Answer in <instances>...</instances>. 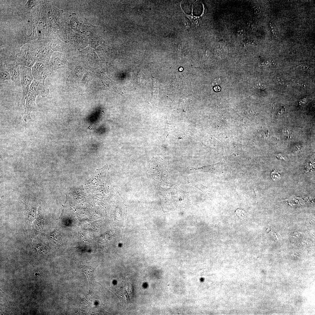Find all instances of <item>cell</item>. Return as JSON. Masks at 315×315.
I'll list each match as a JSON object with an SVG mask.
<instances>
[{
  "instance_id": "cell-8",
  "label": "cell",
  "mask_w": 315,
  "mask_h": 315,
  "mask_svg": "<svg viewBox=\"0 0 315 315\" xmlns=\"http://www.w3.org/2000/svg\"><path fill=\"white\" fill-rule=\"evenodd\" d=\"M193 2V0H185L182 1L181 4V7L185 13L189 14L191 13Z\"/></svg>"
},
{
  "instance_id": "cell-13",
  "label": "cell",
  "mask_w": 315,
  "mask_h": 315,
  "mask_svg": "<svg viewBox=\"0 0 315 315\" xmlns=\"http://www.w3.org/2000/svg\"><path fill=\"white\" fill-rule=\"evenodd\" d=\"M299 68L302 71H307L309 69V66L305 65H302L298 66Z\"/></svg>"
},
{
  "instance_id": "cell-5",
  "label": "cell",
  "mask_w": 315,
  "mask_h": 315,
  "mask_svg": "<svg viewBox=\"0 0 315 315\" xmlns=\"http://www.w3.org/2000/svg\"><path fill=\"white\" fill-rule=\"evenodd\" d=\"M6 67L10 72L12 81L16 85L20 86V71L17 64L15 62L10 63L7 64Z\"/></svg>"
},
{
  "instance_id": "cell-4",
  "label": "cell",
  "mask_w": 315,
  "mask_h": 315,
  "mask_svg": "<svg viewBox=\"0 0 315 315\" xmlns=\"http://www.w3.org/2000/svg\"><path fill=\"white\" fill-rule=\"evenodd\" d=\"M29 90L37 95H39L43 97L49 95V89L44 83L35 79L32 81Z\"/></svg>"
},
{
  "instance_id": "cell-14",
  "label": "cell",
  "mask_w": 315,
  "mask_h": 315,
  "mask_svg": "<svg viewBox=\"0 0 315 315\" xmlns=\"http://www.w3.org/2000/svg\"><path fill=\"white\" fill-rule=\"evenodd\" d=\"M220 79V78L215 79L214 81V83H213L214 84V85H216L219 84L220 81H221Z\"/></svg>"
},
{
  "instance_id": "cell-7",
  "label": "cell",
  "mask_w": 315,
  "mask_h": 315,
  "mask_svg": "<svg viewBox=\"0 0 315 315\" xmlns=\"http://www.w3.org/2000/svg\"><path fill=\"white\" fill-rule=\"evenodd\" d=\"M11 76L10 72L6 67L1 66L0 83H2L10 80Z\"/></svg>"
},
{
  "instance_id": "cell-9",
  "label": "cell",
  "mask_w": 315,
  "mask_h": 315,
  "mask_svg": "<svg viewBox=\"0 0 315 315\" xmlns=\"http://www.w3.org/2000/svg\"><path fill=\"white\" fill-rule=\"evenodd\" d=\"M203 11V7L200 1L196 2L193 8L192 13L193 15L199 16L202 14Z\"/></svg>"
},
{
  "instance_id": "cell-10",
  "label": "cell",
  "mask_w": 315,
  "mask_h": 315,
  "mask_svg": "<svg viewBox=\"0 0 315 315\" xmlns=\"http://www.w3.org/2000/svg\"><path fill=\"white\" fill-rule=\"evenodd\" d=\"M279 172V171L276 169L274 170L273 172H272L271 176L274 181H276L280 179V175Z\"/></svg>"
},
{
  "instance_id": "cell-6",
  "label": "cell",
  "mask_w": 315,
  "mask_h": 315,
  "mask_svg": "<svg viewBox=\"0 0 315 315\" xmlns=\"http://www.w3.org/2000/svg\"><path fill=\"white\" fill-rule=\"evenodd\" d=\"M83 272L85 273L88 277L90 285H91L93 279V273L94 268L88 263H83L81 265Z\"/></svg>"
},
{
  "instance_id": "cell-12",
  "label": "cell",
  "mask_w": 315,
  "mask_h": 315,
  "mask_svg": "<svg viewBox=\"0 0 315 315\" xmlns=\"http://www.w3.org/2000/svg\"><path fill=\"white\" fill-rule=\"evenodd\" d=\"M35 1H29L25 5L26 8L28 9H30L33 7L36 4Z\"/></svg>"
},
{
  "instance_id": "cell-3",
  "label": "cell",
  "mask_w": 315,
  "mask_h": 315,
  "mask_svg": "<svg viewBox=\"0 0 315 315\" xmlns=\"http://www.w3.org/2000/svg\"><path fill=\"white\" fill-rule=\"evenodd\" d=\"M37 96L29 90L24 106V111L22 114L25 122L31 119V113L36 109L35 100Z\"/></svg>"
},
{
  "instance_id": "cell-11",
  "label": "cell",
  "mask_w": 315,
  "mask_h": 315,
  "mask_svg": "<svg viewBox=\"0 0 315 315\" xmlns=\"http://www.w3.org/2000/svg\"><path fill=\"white\" fill-rule=\"evenodd\" d=\"M266 86L265 84L261 81L257 83L256 85V86L258 89H264L266 88Z\"/></svg>"
},
{
  "instance_id": "cell-1",
  "label": "cell",
  "mask_w": 315,
  "mask_h": 315,
  "mask_svg": "<svg viewBox=\"0 0 315 315\" xmlns=\"http://www.w3.org/2000/svg\"><path fill=\"white\" fill-rule=\"evenodd\" d=\"M19 69L20 81L22 89V96L20 104L22 106L24 107L30 86L33 80V77L30 68L20 66Z\"/></svg>"
},
{
  "instance_id": "cell-2",
  "label": "cell",
  "mask_w": 315,
  "mask_h": 315,
  "mask_svg": "<svg viewBox=\"0 0 315 315\" xmlns=\"http://www.w3.org/2000/svg\"><path fill=\"white\" fill-rule=\"evenodd\" d=\"M32 73L34 79L44 83L50 71L48 66L46 64L38 62L32 67Z\"/></svg>"
}]
</instances>
